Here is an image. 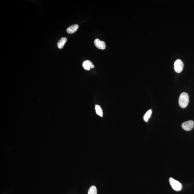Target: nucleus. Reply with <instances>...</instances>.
<instances>
[{
	"label": "nucleus",
	"mask_w": 194,
	"mask_h": 194,
	"mask_svg": "<svg viewBox=\"0 0 194 194\" xmlns=\"http://www.w3.org/2000/svg\"><path fill=\"white\" fill-rule=\"evenodd\" d=\"M152 113V110L150 109L148 110V111L145 113V114H144V119L146 122H147L148 121V119L150 117Z\"/></svg>",
	"instance_id": "obj_9"
},
{
	"label": "nucleus",
	"mask_w": 194,
	"mask_h": 194,
	"mask_svg": "<svg viewBox=\"0 0 194 194\" xmlns=\"http://www.w3.org/2000/svg\"><path fill=\"white\" fill-rule=\"evenodd\" d=\"M67 38H62L58 42L57 45L58 47L60 49H63L64 46L65 44L67 41Z\"/></svg>",
	"instance_id": "obj_8"
},
{
	"label": "nucleus",
	"mask_w": 194,
	"mask_h": 194,
	"mask_svg": "<svg viewBox=\"0 0 194 194\" xmlns=\"http://www.w3.org/2000/svg\"><path fill=\"white\" fill-rule=\"evenodd\" d=\"M184 64L183 62L180 59H178L175 61L174 63V69L177 73H181L183 70Z\"/></svg>",
	"instance_id": "obj_3"
},
{
	"label": "nucleus",
	"mask_w": 194,
	"mask_h": 194,
	"mask_svg": "<svg viewBox=\"0 0 194 194\" xmlns=\"http://www.w3.org/2000/svg\"><path fill=\"white\" fill-rule=\"evenodd\" d=\"M169 181L171 186L175 190L179 191L182 189V185L178 181L175 180L172 178H170Z\"/></svg>",
	"instance_id": "obj_2"
},
{
	"label": "nucleus",
	"mask_w": 194,
	"mask_h": 194,
	"mask_svg": "<svg viewBox=\"0 0 194 194\" xmlns=\"http://www.w3.org/2000/svg\"><path fill=\"white\" fill-rule=\"evenodd\" d=\"M79 26L77 24L72 25V26L69 27L66 29V32L67 33L69 34H72L75 33L79 29Z\"/></svg>",
	"instance_id": "obj_7"
},
{
	"label": "nucleus",
	"mask_w": 194,
	"mask_h": 194,
	"mask_svg": "<svg viewBox=\"0 0 194 194\" xmlns=\"http://www.w3.org/2000/svg\"><path fill=\"white\" fill-rule=\"evenodd\" d=\"M95 45L99 49L104 50L106 48V44L104 41H101L99 39H96L94 41Z\"/></svg>",
	"instance_id": "obj_5"
},
{
	"label": "nucleus",
	"mask_w": 194,
	"mask_h": 194,
	"mask_svg": "<svg viewBox=\"0 0 194 194\" xmlns=\"http://www.w3.org/2000/svg\"><path fill=\"white\" fill-rule=\"evenodd\" d=\"M194 126V122L192 120H188L183 123L182 127L183 130L188 131H191Z\"/></svg>",
	"instance_id": "obj_4"
},
{
	"label": "nucleus",
	"mask_w": 194,
	"mask_h": 194,
	"mask_svg": "<svg viewBox=\"0 0 194 194\" xmlns=\"http://www.w3.org/2000/svg\"><path fill=\"white\" fill-rule=\"evenodd\" d=\"M95 110L96 114L100 117H102L103 116V112L100 106L98 105H96Z\"/></svg>",
	"instance_id": "obj_10"
},
{
	"label": "nucleus",
	"mask_w": 194,
	"mask_h": 194,
	"mask_svg": "<svg viewBox=\"0 0 194 194\" xmlns=\"http://www.w3.org/2000/svg\"><path fill=\"white\" fill-rule=\"evenodd\" d=\"M189 97L187 93H182L180 95L179 99V104L181 107L185 108L187 106L189 103Z\"/></svg>",
	"instance_id": "obj_1"
},
{
	"label": "nucleus",
	"mask_w": 194,
	"mask_h": 194,
	"mask_svg": "<svg viewBox=\"0 0 194 194\" xmlns=\"http://www.w3.org/2000/svg\"><path fill=\"white\" fill-rule=\"evenodd\" d=\"M83 68L86 70H90V69L94 68V65L90 60H87L83 62Z\"/></svg>",
	"instance_id": "obj_6"
},
{
	"label": "nucleus",
	"mask_w": 194,
	"mask_h": 194,
	"mask_svg": "<svg viewBox=\"0 0 194 194\" xmlns=\"http://www.w3.org/2000/svg\"><path fill=\"white\" fill-rule=\"evenodd\" d=\"M88 194H97L96 187L94 185L91 187L88 192Z\"/></svg>",
	"instance_id": "obj_11"
}]
</instances>
